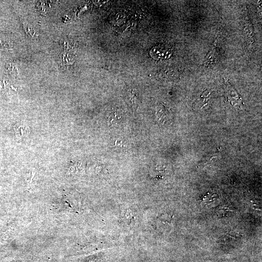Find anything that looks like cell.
I'll return each instance as SVG.
<instances>
[{"mask_svg":"<svg viewBox=\"0 0 262 262\" xmlns=\"http://www.w3.org/2000/svg\"><path fill=\"white\" fill-rule=\"evenodd\" d=\"M172 53L171 49L164 45L155 46L150 51V55L156 60L168 59L170 57Z\"/></svg>","mask_w":262,"mask_h":262,"instance_id":"1","label":"cell"},{"mask_svg":"<svg viewBox=\"0 0 262 262\" xmlns=\"http://www.w3.org/2000/svg\"><path fill=\"white\" fill-rule=\"evenodd\" d=\"M218 195L215 193H207L201 197V205L206 208H211L217 204Z\"/></svg>","mask_w":262,"mask_h":262,"instance_id":"2","label":"cell"},{"mask_svg":"<svg viewBox=\"0 0 262 262\" xmlns=\"http://www.w3.org/2000/svg\"><path fill=\"white\" fill-rule=\"evenodd\" d=\"M23 27L24 28L26 34L28 35L30 38H33L34 35L35 34V31L26 23H23Z\"/></svg>","mask_w":262,"mask_h":262,"instance_id":"3","label":"cell"},{"mask_svg":"<svg viewBox=\"0 0 262 262\" xmlns=\"http://www.w3.org/2000/svg\"><path fill=\"white\" fill-rule=\"evenodd\" d=\"M231 211L229 208L224 207L221 208L217 212V214L220 216H224L228 214V213Z\"/></svg>","mask_w":262,"mask_h":262,"instance_id":"4","label":"cell"}]
</instances>
